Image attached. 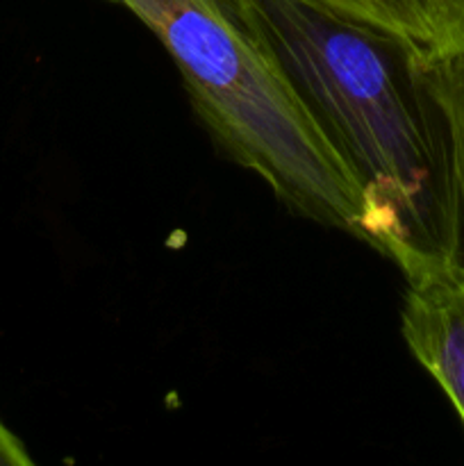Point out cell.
Returning a JSON list of instances; mask_svg holds the SVG:
<instances>
[{
  "label": "cell",
  "mask_w": 464,
  "mask_h": 466,
  "mask_svg": "<svg viewBox=\"0 0 464 466\" xmlns=\"http://www.w3.org/2000/svg\"><path fill=\"white\" fill-rule=\"evenodd\" d=\"M226 3L358 180L364 241L405 280L462 267L449 130L412 50L312 0Z\"/></svg>",
  "instance_id": "1"
},
{
  "label": "cell",
  "mask_w": 464,
  "mask_h": 466,
  "mask_svg": "<svg viewBox=\"0 0 464 466\" xmlns=\"http://www.w3.org/2000/svg\"><path fill=\"white\" fill-rule=\"evenodd\" d=\"M146 23L180 68L223 150L294 212L364 241L358 180L226 0H114Z\"/></svg>",
  "instance_id": "2"
},
{
  "label": "cell",
  "mask_w": 464,
  "mask_h": 466,
  "mask_svg": "<svg viewBox=\"0 0 464 466\" xmlns=\"http://www.w3.org/2000/svg\"><path fill=\"white\" fill-rule=\"evenodd\" d=\"M405 282V344L444 390L464 426V268H441Z\"/></svg>",
  "instance_id": "3"
},
{
  "label": "cell",
  "mask_w": 464,
  "mask_h": 466,
  "mask_svg": "<svg viewBox=\"0 0 464 466\" xmlns=\"http://www.w3.org/2000/svg\"><path fill=\"white\" fill-rule=\"evenodd\" d=\"M403 41L421 66L464 50V0H312Z\"/></svg>",
  "instance_id": "4"
},
{
  "label": "cell",
  "mask_w": 464,
  "mask_h": 466,
  "mask_svg": "<svg viewBox=\"0 0 464 466\" xmlns=\"http://www.w3.org/2000/svg\"><path fill=\"white\" fill-rule=\"evenodd\" d=\"M423 80L439 105L450 141L455 189L462 218V268H464V50L423 66Z\"/></svg>",
  "instance_id": "5"
},
{
  "label": "cell",
  "mask_w": 464,
  "mask_h": 466,
  "mask_svg": "<svg viewBox=\"0 0 464 466\" xmlns=\"http://www.w3.org/2000/svg\"><path fill=\"white\" fill-rule=\"evenodd\" d=\"M32 458L25 444L0 419V466H30Z\"/></svg>",
  "instance_id": "6"
}]
</instances>
